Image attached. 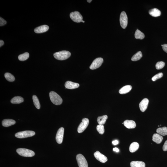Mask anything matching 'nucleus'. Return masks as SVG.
<instances>
[{"label":"nucleus","instance_id":"nucleus-12","mask_svg":"<svg viewBox=\"0 0 167 167\" xmlns=\"http://www.w3.org/2000/svg\"><path fill=\"white\" fill-rule=\"evenodd\" d=\"M149 100L147 98H145L143 99L139 104V107L141 111L144 112L147 108Z\"/></svg>","mask_w":167,"mask_h":167},{"label":"nucleus","instance_id":"nucleus-27","mask_svg":"<svg viewBox=\"0 0 167 167\" xmlns=\"http://www.w3.org/2000/svg\"><path fill=\"white\" fill-rule=\"evenodd\" d=\"M29 57V54L28 52H25L23 54H20L18 56V59L20 61L26 60Z\"/></svg>","mask_w":167,"mask_h":167},{"label":"nucleus","instance_id":"nucleus-10","mask_svg":"<svg viewBox=\"0 0 167 167\" xmlns=\"http://www.w3.org/2000/svg\"><path fill=\"white\" fill-rule=\"evenodd\" d=\"M64 129L61 127L58 131L56 136V140L58 144H61L63 142V139Z\"/></svg>","mask_w":167,"mask_h":167},{"label":"nucleus","instance_id":"nucleus-30","mask_svg":"<svg viewBox=\"0 0 167 167\" xmlns=\"http://www.w3.org/2000/svg\"><path fill=\"white\" fill-rule=\"evenodd\" d=\"M97 131L100 134H103L104 133V128L103 125H97Z\"/></svg>","mask_w":167,"mask_h":167},{"label":"nucleus","instance_id":"nucleus-15","mask_svg":"<svg viewBox=\"0 0 167 167\" xmlns=\"http://www.w3.org/2000/svg\"><path fill=\"white\" fill-rule=\"evenodd\" d=\"M124 126L129 129H134L136 126V124L135 122L133 120H126L124 122Z\"/></svg>","mask_w":167,"mask_h":167},{"label":"nucleus","instance_id":"nucleus-29","mask_svg":"<svg viewBox=\"0 0 167 167\" xmlns=\"http://www.w3.org/2000/svg\"><path fill=\"white\" fill-rule=\"evenodd\" d=\"M4 76L7 80L10 82H13L15 81V78L12 74L9 73H6Z\"/></svg>","mask_w":167,"mask_h":167},{"label":"nucleus","instance_id":"nucleus-4","mask_svg":"<svg viewBox=\"0 0 167 167\" xmlns=\"http://www.w3.org/2000/svg\"><path fill=\"white\" fill-rule=\"evenodd\" d=\"M35 132L32 131H25L17 133L15 135V137L18 138L31 137L35 135Z\"/></svg>","mask_w":167,"mask_h":167},{"label":"nucleus","instance_id":"nucleus-5","mask_svg":"<svg viewBox=\"0 0 167 167\" xmlns=\"http://www.w3.org/2000/svg\"><path fill=\"white\" fill-rule=\"evenodd\" d=\"M78 166L79 167H88V164L86 158L82 154H79L76 156Z\"/></svg>","mask_w":167,"mask_h":167},{"label":"nucleus","instance_id":"nucleus-9","mask_svg":"<svg viewBox=\"0 0 167 167\" xmlns=\"http://www.w3.org/2000/svg\"><path fill=\"white\" fill-rule=\"evenodd\" d=\"M103 62V59L102 58H98L93 61L90 66V69L94 70L98 69L101 66Z\"/></svg>","mask_w":167,"mask_h":167},{"label":"nucleus","instance_id":"nucleus-16","mask_svg":"<svg viewBox=\"0 0 167 167\" xmlns=\"http://www.w3.org/2000/svg\"><path fill=\"white\" fill-rule=\"evenodd\" d=\"M163 139V137L160 135L158 133H155L153 136L152 140L157 144L161 143Z\"/></svg>","mask_w":167,"mask_h":167},{"label":"nucleus","instance_id":"nucleus-23","mask_svg":"<svg viewBox=\"0 0 167 167\" xmlns=\"http://www.w3.org/2000/svg\"><path fill=\"white\" fill-rule=\"evenodd\" d=\"M107 118L108 116L107 115L98 117L97 119V122L99 125H103L106 122Z\"/></svg>","mask_w":167,"mask_h":167},{"label":"nucleus","instance_id":"nucleus-31","mask_svg":"<svg viewBox=\"0 0 167 167\" xmlns=\"http://www.w3.org/2000/svg\"><path fill=\"white\" fill-rule=\"evenodd\" d=\"M165 63L163 61H160L157 63L156 65V69L158 70L161 69L164 67Z\"/></svg>","mask_w":167,"mask_h":167},{"label":"nucleus","instance_id":"nucleus-14","mask_svg":"<svg viewBox=\"0 0 167 167\" xmlns=\"http://www.w3.org/2000/svg\"><path fill=\"white\" fill-rule=\"evenodd\" d=\"M49 29V27L48 25H44L37 27L34 30V31L36 33H42L47 32Z\"/></svg>","mask_w":167,"mask_h":167},{"label":"nucleus","instance_id":"nucleus-32","mask_svg":"<svg viewBox=\"0 0 167 167\" xmlns=\"http://www.w3.org/2000/svg\"><path fill=\"white\" fill-rule=\"evenodd\" d=\"M163 74L162 73H158V74L155 75L152 78V80L153 81H155L157 80L160 79L163 77Z\"/></svg>","mask_w":167,"mask_h":167},{"label":"nucleus","instance_id":"nucleus-11","mask_svg":"<svg viewBox=\"0 0 167 167\" xmlns=\"http://www.w3.org/2000/svg\"><path fill=\"white\" fill-rule=\"evenodd\" d=\"M95 157L101 162L104 163L107 161V158L106 156L101 153L99 151H97L94 154Z\"/></svg>","mask_w":167,"mask_h":167},{"label":"nucleus","instance_id":"nucleus-25","mask_svg":"<svg viewBox=\"0 0 167 167\" xmlns=\"http://www.w3.org/2000/svg\"><path fill=\"white\" fill-rule=\"evenodd\" d=\"M135 37L136 39L143 40L144 38L145 35L143 33L141 32L140 30L137 29L135 34Z\"/></svg>","mask_w":167,"mask_h":167},{"label":"nucleus","instance_id":"nucleus-36","mask_svg":"<svg viewBox=\"0 0 167 167\" xmlns=\"http://www.w3.org/2000/svg\"><path fill=\"white\" fill-rule=\"evenodd\" d=\"M112 143L114 145H116L119 144V141L118 140H115L112 141Z\"/></svg>","mask_w":167,"mask_h":167},{"label":"nucleus","instance_id":"nucleus-1","mask_svg":"<svg viewBox=\"0 0 167 167\" xmlns=\"http://www.w3.org/2000/svg\"><path fill=\"white\" fill-rule=\"evenodd\" d=\"M71 55V53L69 51H63L56 52L54 54L55 58L57 60H63L69 58Z\"/></svg>","mask_w":167,"mask_h":167},{"label":"nucleus","instance_id":"nucleus-21","mask_svg":"<svg viewBox=\"0 0 167 167\" xmlns=\"http://www.w3.org/2000/svg\"><path fill=\"white\" fill-rule=\"evenodd\" d=\"M139 145L137 142H133L130 144L129 148V150L131 153H134L138 149Z\"/></svg>","mask_w":167,"mask_h":167},{"label":"nucleus","instance_id":"nucleus-34","mask_svg":"<svg viewBox=\"0 0 167 167\" xmlns=\"http://www.w3.org/2000/svg\"><path fill=\"white\" fill-rule=\"evenodd\" d=\"M163 150L164 151H167V140L165 141L163 147Z\"/></svg>","mask_w":167,"mask_h":167},{"label":"nucleus","instance_id":"nucleus-37","mask_svg":"<svg viewBox=\"0 0 167 167\" xmlns=\"http://www.w3.org/2000/svg\"><path fill=\"white\" fill-rule=\"evenodd\" d=\"M4 44V42L2 40H0V47H1Z\"/></svg>","mask_w":167,"mask_h":167},{"label":"nucleus","instance_id":"nucleus-24","mask_svg":"<svg viewBox=\"0 0 167 167\" xmlns=\"http://www.w3.org/2000/svg\"><path fill=\"white\" fill-rule=\"evenodd\" d=\"M156 132L160 135L165 136L167 135V127H166L158 128L156 130Z\"/></svg>","mask_w":167,"mask_h":167},{"label":"nucleus","instance_id":"nucleus-18","mask_svg":"<svg viewBox=\"0 0 167 167\" xmlns=\"http://www.w3.org/2000/svg\"><path fill=\"white\" fill-rule=\"evenodd\" d=\"M131 167H145V163L142 161H133L130 163Z\"/></svg>","mask_w":167,"mask_h":167},{"label":"nucleus","instance_id":"nucleus-6","mask_svg":"<svg viewBox=\"0 0 167 167\" xmlns=\"http://www.w3.org/2000/svg\"><path fill=\"white\" fill-rule=\"evenodd\" d=\"M70 16L73 21L76 23H80L83 20V17L79 12L75 11L71 13Z\"/></svg>","mask_w":167,"mask_h":167},{"label":"nucleus","instance_id":"nucleus-22","mask_svg":"<svg viewBox=\"0 0 167 167\" xmlns=\"http://www.w3.org/2000/svg\"><path fill=\"white\" fill-rule=\"evenodd\" d=\"M23 98L20 96H16L14 97L11 101V103L14 104H20L23 103Z\"/></svg>","mask_w":167,"mask_h":167},{"label":"nucleus","instance_id":"nucleus-17","mask_svg":"<svg viewBox=\"0 0 167 167\" xmlns=\"http://www.w3.org/2000/svg\"><path fill=\"white\" fill-rule=\"evenodd\" d=\"M16 123V121L12 119H5L3 120L2 125L3 127H8L14 125Z\"/></svg>","mask_w":167,"mask_h":167},{"label":"nucleus","instance_id":"nucleus-3","mask_svg":"<svg viewBox=\"0 0 167 167\" xmlns=\"http://www.w3.org/2000/svg\"><path fill=\"white\" fill-rule=\"evenodd\" d=\"M16 152L20 155L24 157H32L35 155L33 151L25 148H19L16 150Z\"/></svg>","mask_w":167,"mask_h":167},{"label":"nucleus","instance_id":"nucleus-35","mask_svg":"<svg viewBox=\"0 0 167 167\" xmlns=\"http://www.w3.org/2000/svg\"><path fill=\"white\" fill-rule=\"evenodd\" d=\"M163 51L167 53V44H164L162 46Z\"/></svg>","mask_w":167,"mask_h":167},{"label":"nucleus","instance_id":"nucleus-2","mask_svg":"<svg viewBox=\"0 0 167 167\" xmlns=\"http://www.w3.org/2000/svg\"><path fill=\"white\" fill-rule=\"evenodd\" d=\"M49 96L51 101L54 104L60 105L62 103L63 100L60 96L54 91H51L49 93Z\"/></svg>","mask_w":167,"mask_h":167},{"label":"nucleus","instance_id":"nucleus-39","mask_svg":"<svg viewBox=\"0 0 167 167\" xmlns=\"http://www.w3.org/2000/svg\"><path fill=\"white\" fill-rule=\"evenodd\" d=\"M92 1V0H88V1H87L88 3H89L91 2Z\"/></svg>","mask_w":167,"mask_h":167},{"label":"nucleus","instance_id":"nucleus-38","mask_svg":"<svg viewBox=\"0 0 167 167\" xmlns=\"http://www.w3.org/2000/svg\"><path fill=\"white\" fill-rule=\"evenodd\" d=\"M113 150L114 151L116 152H118L119 151V150L117 148H114L113 149Z\"/></svg>","mask_w":167,"mask_h":167},{"label":"nucleus","instance_id":"nucleus-13","mask_svg":"<svg viewBox=\"0 0 167 167\" xmlns=\"http://www.w3.org/2000/svg\"><path fill=\"white\" fill-rule=\"evenodd\" d=\"M79 84L69 81L66 82L65 84V88L69 89H75L79 87Z\"/></svg>","mask_w":167,"mask_h":167},{"label":"nucleus","instance_id":"nucleus-26","mask_svg":"<svg viewBox=\"0 0 167 167\" xmlns=\"http://www.w3.org/2000/svg\"><path fill=\"white\" fill-rule=\"evenodd\" d=\"M142 57V52L141 51H139L133 56L131 59V60L134 61H137L139 60Z\"/></svg>","mask_w":167,"mask_h":167},{"label":"nucleus","instance_id":"nucleus-20","mask_svg":"<svg viewBox=\"0 0 167 167\" xmlns=\"http://www.w3.org/2000/svg\"><path fill=\"white\" fill-rule=\"evenodd\" d=\"M132 88V87L130 85H127L121 88L119 90V93L121 94H125L130 92Z\"/></svg>","mask_w":167,"mask_h":167},{"label":"nucleus","instance_id":"nucleus-28","mask_svg":"<svg viewBox=\"0 0 167 167\" xmlns=\"http://www.w3.org/2000/svg\"><path fill=\"white\" fill-rule=\"evenodd\" d=\"M33 99L34 105L36 108L39 109L40 108V104L38 98L36 95H34L33 96Z\"/></svg>","mask_w":167,"mask_h":167},{"label":"nucleus","instance_id":"nucleus-8","mask_svg":"<svg viewBox=\"0 0 167 167\" xmlns=\"http://www.w3.org/2000/svg\"><path fill=\"white\" fill-rule=\"evenodd\" d=\"M120 23L121 26L123 28L125 29L126 28L128 24V18L125 12L123 11L121 13Z\"/></svg>","mask_w":167,"mask_h":167},{"label":"nucleus","instance_id":"nucleus-7","mask_svg":"<svg viewBox=\"0 0 167 167\" xmlns=\"http://www.w3.org/2000/svg\"><path fill=\"white\" fill-rule=\"evenodd\" d=\"M89 123V121L88 119L83 118L82 120V122L78 127V132L79 133L83 132L87 127Z\"/></svg>","mask_w":167,"mask_h":167},{"label":"nucleus","instance_id":"nucleus-33","mask_svg":"<svg viewBox=\"0 0 167 167\" xmlns=\"http://www.w3.org/2000/svg\"><path fill=\"white\" fill-rule=\"evenodd\" d=\"M6 23L7 22L6 20L1 17L0 18V26H3V25H6Z\"/></svg>","mask_w":167,"mask_h":167},{"label":"nucleus","instance_id":"nucleus-19","mask_svg":"<svg viewBox=\"0 0 167 167\" xmlns=\"http://www.w3.org/2000/svg\"><path fill=\"white\" fill-rule=\"evenodd\" d=\"M149 13L152 16L157 17L160 16L161 12L157 8H154L149 10Z\"/></svg>","mask_w":167,"mask_h":167},{"label":"nucleus","instance_id":"nucleus-41","mask_svg":"<svg viewBox=\"0 0 167 167\" xmlns=\"http://www.w3.org/2000/svg\"><path fill=\"white\" fill-rule=\"evenodd\" d=\"M161 46H162H162H163V45H161Z\"/></svg>","mask_w":167,"mask_h":167},{"label":"nucleus","instance_id":"nucleus-40","mask_svg":"<svg viewBox=\"0 0 167 167\" xmlns=\"http://www.w3.org/2000/svg\"><path fill=\"white\" fill-rule=\"evenodd\" d=\"M81 22H82V23H85V21H83V20H82V21Z\"/></svg>","mask_w":167,"mask_h":167}]
</instances>
